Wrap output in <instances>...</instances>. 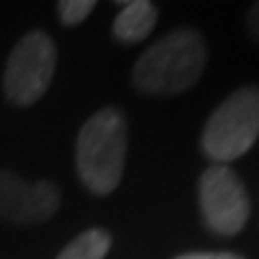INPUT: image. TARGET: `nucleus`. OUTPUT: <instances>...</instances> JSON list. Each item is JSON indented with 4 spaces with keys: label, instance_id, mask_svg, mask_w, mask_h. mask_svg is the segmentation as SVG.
Wrapping results in <instances>:
<instances>
[{
    "label": "nucleus",
    "instance_id": "obj_1",
    "mask_svg": "<svg viewBox=\"0 0 259 259\" xmlns=\"http://www.w3.org/2000/svg\"><path fill=\"white\" fill-rule=\"evenodd\" d=\"M205 61L207 48L199 30H173L139 56L132 67V84L147 95L184 93L203 76Z\"/></svg>",
    "mask_w": 259,
    "mask_h": 259
},
{
    "label": "nucleus",
    "instance_id": "obj_2",
    "mask_svg": "<svg viewBox=\"0 0 259 259\" xmlns=\"http://www.w3.org/2000/svg\"><path fill=\"white\" fill-rule=\"evenodd\" d=\"M127 123L119 108H102L82 125L76 141V171L91 192L110 194L125 168Z\"/></svg>",
    "mask_w": 259,
    "mask_h": 259
},
{
    "label": "nucleus",
    "instance_id": "obj_3",
    "mask_svg": "<svg viewBox=\"0 0 259 259\" xmlns=\"http://www.w3.org/2000/svg\"><path fill=\"white\" fill-rule=\"evenodd\" d=\"M259 139V87H242L221 102L201 134L203 153L214 164H227Z\"/></svg>",
    "mask_w": 259,
    "mask_h": 259
},
{
    "label": "nucleus",
    "instance_id": "obj_4",
    "mask_svg": "<svg viewBox=\"0 0 259 259\" xmlns=\"http://www.w3.org/2000/svg\"><path fill=\"white\" fill-rule=\"evenodd\" d=\"M56 69V48L44 30L22 37L9 54L3 89L7 100L18 106H30L48 91Z\"/></svg>",
    "mask_w": 259,
    "mask_h": 259
},
{
    "label": "nucleus",
    "instance_id": "obj_5",
    "mask_svg": "<svg viewBox=\"0 0 259 259\" xmlns=\"http://www.w3.org/2000/svg\"><path fill=\"white\" fill-rule=\"evenodd\" d=\"M199 207L205 227L223 238L240 233L250 214L244 184L227 164H212L201 175Z\"/></svg>",
    "mask_w": 259,
    "mask_h": 259
},
{
    "label": "nucleus",
    "instance_id": "obj_6",
    "mask_svg": "<svg viewBox=\"0 0 259 259\" xmlns=\"http://www.w3.org/2000/svg\"><path fill=\"white\" fill-rule=\"evenodd\" d=\"M61 207V190L50 180L26 182L13 171H0V216L13 225H37Z\"/></svg>",
    "mask_w": 259,
    "mask_h": 259
},
{
    "label": "nucleus",
    "instance_id": "obj_7",
    "mask_svg": "<svg viewBox=\"0 0 259 259\" xmlns=\"http://www.w3.org/2000/svg\"><path fill=\"white\" fill-rule=\"evenodd\" d=\"M123 9L119 11L112 24V35L121 44H141L145 41L158 22V7L149 0H132V3H119Z\"/></svg>",
    "mask_w": 259,
    "mask_h": 259
},
{
    "label": "nucleus",
    "instance_id": "obj_8",
    "mask_svg": "<svg viewBox=\"0 0 259 259\" xmlns=\"http://www.w3.org/2000/svg\"><path fill=\"white\" fill-rule=\"evenodd\" d=\"M112 238L104 229H87L65 246L56 259H104L108 255Z\"/></svg>",
    "mask_w": 259,
    "mask_h": 259
},
{
    "label": "nucleus",
    "instance_id": "obj_9",
    "mask_svg": "<svg viewBox=\"0 0 259 259\" xmlns=\"http://www.w3.org/2000/svg\"><path fill=\"white\" fill-rule=\"evenodd\" d=\"M56 9L65 26H76L89 18V13L95 9V3L93 0H61Z\"/></svg>",
    "mask_w": 259,
    "mask_h": 259
},
{
    "label": "nucleus",
    "instance_id": "obj_10",
    "mask_svg": "<svg viewBox=\"0 0 259 259\" xmlns=\"http://www.w3.org/2000/svg\"><path fill=\"white\" fill-rule=\"evenodd\" d=\"M246 28H248V35L255 41H259V3H255L246 13Z\"/></svg>",
    "mask_w": 259,
    "mask_h": 259
},
{
    "label": "nucleus",
    "instance_id": "obj_11",
    "mask_svg": "<svg viewBox=\"0 0 259 259\" xmlns=\"http://www.w3.org/2000/svg\"><path fill=\"white\" fill-rule=\"evenodd\" d=\"M175 259H244L236 253H184Z\"/></svg>",
    "mask_w": 259,
    "mask_h": 259
}]
</instances>
